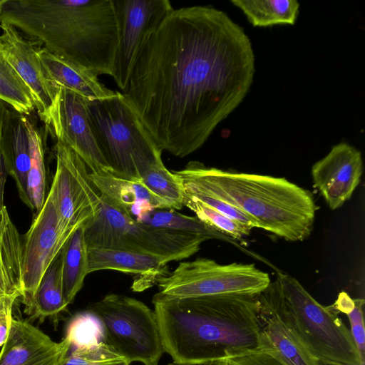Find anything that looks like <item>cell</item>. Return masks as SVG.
<instances>
[{"label":"cell","mask_w":365,"mask_h":365,"mask_svg":"<svg viewBox=\"0 0 365 365\" xmlns=\"http://www.w3.org/2000/svg\"><path fill=\"white\" fill-rule=\"evenodd\" d=\"M88 259L89 273L111 269L143 277L135 291L147 289L168 273L165 259L125 250L88 247Z\"/></svg>","instance_id":"cell-20"},{"label":"cell","mask_w":365,"mask_h":365,"mask_svg":"<svg viewBox=\"0 0 365 365\" xmlns=\"http://www.w3.org/2000/svg\"><path fill=\"white\" fill-rule=\"evenodd\" d=\"M185 192H197L230 204L259 228L287 241L310 235L318 209L312 193L284 178L225 171L190 161L174 171Z\"/></svg>","instance_id":"cell-4"},{"label":"cell","mask_w":365,"mask_h":365,"mask_svg":"<svg viewBox=\"0 0 365 365\" xmlns=\"http://www.w3.org/2000/svg\"><path fill=\"white\" fill-rule=\"evenodd\" d=\"M164 351L179 365H202L272 349L258 318L257 294L153 297Z\"/></svg>","instance_id":"cell-2"},{"label":"cell","mask_w":365,"mask_h":365,"mask_svg":"<svg viewBox=\"0 0 365 365\" xmlns=\"http://www.w3.org/2000/svg\"><path fill=\"white\" fill-rule=\"evenodd\" d=\"M185 192L191 195L196 199L220 212L227 217H230L233 220L242 224L250 230L255 227L259 228L257 222L254 219L250 217L236 207L230 204H228L221 200L210 197L204 193L197 192Z\"/></svg>","instance_id":"cell-33"},{"label":"cell","mask_w":365,"mask_h":365,"mask_svg":"<svg viewBox=\"0 0 365 365\" xmlns=\"http://www.w3.org/2000/svg\"><path fill=\"white\" fill-rule=\"evenodd\" d=\"M9 105L0 100V135H1V126L3 118L5 115V113L7 111V109L9 108ZM2 156L1 150V145H0V157Z\"/></svg>","instance_id":"cell-38"},{"label":"cell","mask_w":365,"mask_h":365,"mask_svg":"<svg viewBox=\"0 0 365 365\" xmlns=\"http://www.w3.org/2000/svg\"><path fill=\"white\" fill-rule=\"evenodd\" d=\"M30 140V168L27 177V194L31 210L37 214L43 207L47 194L46 153L48 131L38 127L32 113L24 115Z\"/></svg>","instance_id":"cell-23"},{"label":"cell","mask_w":365,"mask_h":365,"mask_svg":"<svg viewBox=\"0 0 365 365\" xmlns=\"http://www.w3.org/2000/svg\"><path fill=\"white\" fill-rule=\"evenodd\" d=\"M257 302L262 331L279 359L286 365H319L283 317L270 284L257 294Z\"/></svg>","instance_id":"cell-17"},{"label":"cell","mask_w":365,"mask_h":365,"mask_svg":"<svg viewBox=\"0 0 365 365\" xmlns=\"http://www.w3.org/2000/svg\"><path fill=\"white\" fill-rule=\"evenodd\" d=\"M362 173L361 152L344 142L334 145L311 170L314 187L332 210L339 209L351 198Z\"/></svg>","instance_id":"cell-15"},{"label":"cell","mask_w":365,"mask_h":365,"mask_svg":"<svg viewBox=\"0 0 365 365\" xmlns=\"http://www.w3.org/2000/svg\"><path fill=\"white\" fill-rule=\"evenodd\" d=\"M47 78L57 88L62 86L89 101L112 96L115 92L107 88L90 69L61 59L42 48L38 49Z\"/></svg>","instance_id":"cell-21"},{"label":"cell","mask_w":365,"mask_h":365,"mask_svg":"<svg viewBox=\"0 0 365 365\" xmlns=\"http://www.w3.org/2000/svg\"><path fill=\"white\" fill-rule=\"evenodd\" d=\"M143 222L153 227L195 235L205 239L233 242L235 240L209 226L197 217L185 215L173 209L156 210Z\"/></svg>","instance_id":"cell-28"},{"label":"cell","mask_w":365,"mask_h":365,"mask_svg":"<svg viewBox=\"0 0 365 365\" xmlns=\"http://www.w3.org/2000/svg\"><path fill=\"white\" fill-rule=\"evenodd\" d=\"M6 0H0V14Z\"/></svg>","instance_id":"cell-40"},{"label":"cell","mask_w":365,"mask_h":365,"mask_svg":"<svg viewBox=\"0 0 365 365\" xmlns=\"http://www.w3.org/2000/svg\"><path fill=\"white\" fill-rule=\"evenodd\" d=\"M22 235L0 205V291L22 296Z\"/></svg>","instance_id":"cell-22"},{"label":"cell","mask_w":365,"mask_h":365,"mask_svg":"<svg viewBox=\"0 0 365 365\" xmlns=\"http://www.w3.org/2000/svg\"><path fill=\"white\" fill-rule=\"evenodd\" d=\"M128 361H125L120 363H115V364H105V365H130Z\"/></svg>","instance_id":"cell-39"},{"label":"cell","mask_w":365,"mask_h":365,"mask_svg":"<svg viewBox=\"0 0 365 365\" xmlns=\"http://www.w3.org/2000/svg\"><path fill=\"white\" fill-rule=\"evenodd\" d=\"M230 359L236 365H286L272 349L250 352Z\"/></svg>","instance_id":"cell-35"},{"label":"cell","mask_w":365,"mask_h":365,"mask_svg":"<svg viewBox=\"0 0 365 365\" xmlns=\"http://www.w3.org/2000/svg\"><path fill=\"white\" fill-rule=\"evenodd\" d=\"M0 22L61 59L111 75L118 30L113 0H6Z\"/></svg>","instance_id":"cell-3"},{"label":"cell","mask_w":365,"mask_h":365,"mask_svg":"<svg viewBox=\"0 0 365 365\" xmlns=\"http://www.w3.org/2000/svg\"><path fill=\"white\" fill-rule=\"evenodd\" d=\"M0 145L8 174L15 181L19 196L31 209L27 194L30 168V140L24 114L9 106L1 126Z\"/></svg>","instance_id":"cell-19"},{"label":"cell","mask_w":365,"mask_h":365,"mask_svg":"<svg viewBox=\"0 0 365 365\" xmlns=\"http://www.w3.org/2000/svg\"><path fill=\"white\" fill-rule=\"evenodd\" d=\"M254 26L293 25L299 14L296 0H232Z\"/></svg>","instance_id":"cell-26"},{"label":"cell","mask_w":365,"mask_h":365,"mask_svg":"<svg viewBox=\"0 0 365 365\" xmlns=\"http://www.w3.org/2000/svg\"><path fill=\"white\" fill-rule=\"evenodd\" d=\"M88 311L101 325L102 342L129 364L158 365L165 351L154 310L136 299L109 294Z\"/></svg>","instance_id":"cell-8"},{"label":"cell","mask_w":365,"mask_h":365,"mask_svg":"<svg viewBox=\"0 0 365 365\" xmlns=\"http://www.w3.org/2000/svg\"><path fill=\"white\" fill-rule=\"evenodd\" d=\"M255 71L251 41L226 13L182 7L148 35L123 94L158 148L183 158L242 103Z\"/></svg>","instance_id":"cell-1"},{"label":"cell","mask_w":365,"mask_h":365,"mask_svg":"<svg viewBox=\"0 0 365 365\" xmlns=\"http://www.w3.org/2000/svg\"><path fill=\"white\" fill-rule=\"evenodd\" d=\"M70 348L67 338L56 342L28 322L12 318L0 365H61Z\"/></svg>","instance_id":"cell-16"},{"label":"cell","mask_w":365,"mask_h":365,"mask_svg":"<svg viewBox=\"0 0 365 365\" xmlns=\"http://www.w3.org/2000/svg\"><path fill=\"white\" fill-rule=\"evenodd\" d=\"M85 238L88 247L125 250L160 257L168 262L189 258L207 240L137 221L102 197L98 212L85 227Z\"/></svg>","instance_id":"cell-7"},{"label":"cell","mask_w":365,"mask_h":365,"mask_svg":"<svg viewBox=\"0 0 365 365\" xmlns=\"http://www.w3.org/2000/svg\"><path fill=\"white\" fill-rule=\"evenodd\" d=\"M270 287L283 317L316 360L364 365L350 330L331 306L320 304L297 279L287 274L278 273Z\"/></svg>","instance_id":"cell-5"},{"label":"cell","mask_w":365,"mask_h":365,"mask_svg":"<svg viewBox=\"0 0 365 365\" xmlns=\"http://www.w3.org/2000/svg\"><path fill=\"white\" fill-rule=\"evenodd\" d=\"M318 362H319V365H339V364H331V363H326V362H323V361H318Z\"/></svg>","instance_id":"cell-41"},{"label":"cell","mask_w":365,"mask_h":365,"mask_svg":"<svg viewBox=\"0 0 365 365\" xmlns=\"http://www.w3.org/2000/svg\"><path fill=\"white\" fill-rule=\"evenodd\" d=\"M267 274L254 264H219L199 257L180 262L171 272L159 277L158 294L170 297L217 294H258L270 284Z\"/></svg>","instance_id":"cell-9"},{"label":"cell","mask_w":365,"mask_h":365,"mask_svg":"<svg viewBox=\"0 0 365 365\" xmlns=\"http://www.w3.org/2000/svg\"><path fill=\"white\" fill-rule=\"evenodd\" d=\"M89 267L88 247L85 227H78L63 247L62 264L63 295L68 305L83 287Z\"/></svg>","instance_id":"cell-24"},{"label":"cell","mask_w":365,"mask_h":365,"mask_svg":"<svg viewBox=\"0 0 365 365\" xmlns=\"http://www.w3.org/2000/svg\"><path fill=\"white\" fill-rule=\"evenodd\" d=\"M168 365H174V364H168Z\"/></svg>","instance_id":"cell-42"},{"label":"cell","mask_w":365,"mask_h":365,"mask_svg":"<svg viewBox=\"0 0 365 365\" xmlns=\"http://www.w3.org/2000/svg\"><path fill=\"white\" fill-rule=\"evenodd\" d=\"M0 100L21 114L29 115L35 110L29 88L1 53Z\"/></svg>","instance_id":"cell-29"},{"label":"cell","mask_w":365,"mask_h":365,"mask_svg":"<svg viewBox=\"0 0 365 365\" xmlns=\"http://www.w3.org/2000/svg\"><path fill=\"white\" fill-rule=\"evenodd\" d=\"M89 176L101 197L137 221L143 222L154 210L168 209L139 179L123 178L110 173H90Z\"/></svg>","instance_id":"cell-18"},{"label":"cell","mask_w":365,"mask_h":365,"mask_svg":"<svg viewBox=\"0 0 365 365\" xmlns=\"http://www.w3.org/2000/svg\"><path fill=\"white\" fill-rule=\"evenodd\" d=\"M64 247V246H63ZM63 247L44 272L28 312L34 318L57 315L68 307L63 295L62 264Z\"/></svg>","instance_id":"cell-25"},{"label":"cell","mask_w":365,"mask_h":365,"mask_svg":"<svg viewBox=\"0 0 365 365\" xmlns=\"http://www.w3.org/2000/svg\"><path fill=\"white\" fill-rule=\"evenodd\" d=\"M18 298V294H4L0 299V346H3L8 336L13 318L12 308Z\"/></svg>","instance_id":"cell-36"},{"label":"cell","mask_w":365,"mask_h":365,"mask_svg":"<svg viewBox=\"0 0 365 365\" xmlns=\"http://www.w3.org/2000/svg\"><path fill=\"white\" fill-rule=\"evenodd\" d=\"M88 109L94 136L114 175L140 179L148 168L163 162V150L123 93L89 101Z\"/></svg>","instance_id":"cell-6"},{"label":"cell","mask_w":365,"mask_h":365,"mask_svg":"<svg viewBox=\"0 0 365 365\" xmlns=\"http://www.w3.org/2000/svg\"><path fill=\"white\" fill-rule=\"evenodd\" d=\"M139 180L168 209L180 210L184 206L182 182L174 171L170 172L166 168L163 162L150 166L143 173Z\"/></svg>","instance_id":"cell-27"},{"label":"cell","mask_w":365,"mask_h":365,"mask_svg":"<svg viewBox=\"0 0 365 365\" xmlns=\"http://www.w3.org/2000/svg\"><path fill=\"white\" fill-rule=\"evenodd\" d=\"M183 205L202 222L233 240H242L250 230L185 192Z\"/></svg>","instance_id":"cell-30"},{"label":"cell","mask_w":365,"mask_h":365,"mask_svg":"<svg viewBox=\"0 0 365 365\" xmlns=\"http://www.w3.org/2000/svg\"><path fill=\"white\" fill-rule=\"evenodd\" d=\"M56 172L49 190L61 223L68 230L86 227L98 212L101 196L92 182L88 168L79 155L56 140Z\"/></svg>","instance_id":"cell-10"},{"label":"cell","mask_w":365,"mask_h":365,"mask_svg":"<svg viewBox=\"0 0 365 365\" xmlns=\"http://www.w3.org/2000/svg\"><path fill=\"white\" fill-rule=\"evenodd\" d=\"M113 3L118 30L110 76L123 92L147 37L173 9L168 0H113Z\"/></svg>","instance_id":"cell-12"},{"label":"cell","mask_w":365,"mask_h":365,"mask_svg":"<svg viewBox=\"0 0 365 365\" xmlns=\"http://www.w3.org/2000/svg\"><path fill=\"white\" fill-rule=\"evenodd\" d=\"M89 101L62 86L44 124L48 133L76 153L95 175L113 173L101 151L88 117Z\"/></svg>","instance_id":"cell-13"},{"label":"cell","mask_w":365,"mask_h":365,"mask_svg":"<svg viewBox=\"0 0 365 365\" xmlns=\"http://www.w3.org/2000/svg\"><path fill=\"white\" fill-rule=\"evenodd\" d=\"M125 361L108 345L99 342L73 349L71 352L68 351L61 365H105Z\"/></svg>","instance_id":"cell-32"},{"label":"cell","mask_w":365,"mask_h":365,"mask_svg":"<svg viewBox=\"0 0 365 365\" xmlns=\"http://www.w3.org/2000/svg\"><path fill=\"white\" fill-rule=\"evenodd\" d=\"M354 300V307L346 314L350 322L351 336L361 360L365 364V330L363 313L364 299V298H356Z\"/></svg>","instance_id":"cell-34"},{"label":"cell","mask_w":365,"mask_h":365,"mask_svg":"<svg viewBox=\"0 0 365 365\" xmlns=\"http://www.w3.org/2000/svg\"><path fill=\"white\" fill-rule=\"evenodd\" d=\"M66 338L71 348L91 346L102 342V328L98 319L88 310L76 314L69 322ZM70 348V349H71Z\"/></svg>","instance_id":"cell-31"},{"label":"cell","mask_w":365,"mask_h":365,"mask_svg":"<svg viewBox=\"0 0 365 365\" xmlns=\"http://www.w3.org/2000/svg\"><path fill=\"white\" fill-rule=\"evenodd\" d=\"M0 53L29 88L40 120L45 124L58 88L46 77L38 56V47L14 26L0 22Z\"/></svg>","instance_id":"cell-14"},{"label":"cell","mask_w":365,"mask_h":365,"mask_svg":"<svg viewBox=\"0 0 365 365\" xmlns=\"http://www.w3.org/2000/svg\"><path fill=\"white\" fill-rule=\"evenodd\" d=\"M202 365H236V364L230 359H222L208 361Z\"/></svg>","instance_id":"cell-37"},{"label":"cell","mask_w":365,"mask_h":365,"mask_svg":"<svg viewBox=\"0 0 365 365\" xmlns=\"http://www.w3.org/2000/svg\"><path fill=\"white\" fill-rule=\"evenodd\" d=\"M76 231V230H75ZM75 231L61 223L51 193L48 191L30 228L22 235V296L28 314L41 279L54 258Z\"/></svg>","instance_id":"cell-11"}]
</instances>
